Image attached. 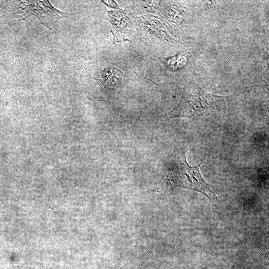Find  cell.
I'll use <instances>...</instances> for the list:
<instances>
[{
	"label": "cell",
	"instance_id": "2",
	"mask_svg": "<svg viewBox=\"0 0 269 269\" xmlns=\"http://www.w3.org/2000/svg\"><path fill=\"white\" fill-rule=\"evenodd\" d=\"M223 97L211 94L197 86L183 92L180 102L169 113L170 118H194L214 114L224 106Z\"/></svg>",
	"mask_w": 269,
	"mask_h": 269
},
{
	"label": "cell",
	"instance_id": "1",
	"mask_svg": "<svg viewBox=\"0 0 269 269\" xmlns=\"http://www.w3.org/2000/svg\"><path fill=\"white\" fill-rule=\"evenodd\" d=\"M186 150L183 148L176 156L166 177V183L171 190L177 187L200 192L215 205L218 196L204 180L200 172V165L191 166L187 162Z\"/></svg>",
	"mask_w": 269,
	"mask_h": 269
},
{
	"label": "cell",
	"instance_id": "3",
	"mask_svg": "<svg viewBox=\"0 0 269 269\" xmlns=\"http://www.w3.org/2000/svg\"><path fill=\"white\" fill-rule=\"evenodd\" d=\"M1 7L10 17L23 20L31 15L35 16L41 24L50 30L60 18L69 16V13L60 11L49 0L5 1Z\"/></svg>",
	"mask_w": 269,
	"mask_h": 269
},
{
	"label": "cell",
	"instance_id": "4",
	"mask_svg": "<svg viewBox=\"0 0 269 269\" xmlns=\"http://www.w3.org/2000/svg\"><path fill=\"white\" fill-rule=\"evenodd\" d=\"M123 77V73L120 70L113 68L98 72L95 78L107 88L114 89L121 84Z\"/></svg>",
	"mask_w": 269,
	"mask_h": 269
}]
</instances>
